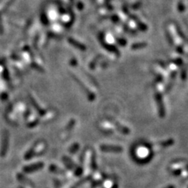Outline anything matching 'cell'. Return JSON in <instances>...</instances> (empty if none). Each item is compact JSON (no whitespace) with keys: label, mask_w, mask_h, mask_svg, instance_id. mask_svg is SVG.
Segmentation results:
<instances>
[{"label":"cell","mask_w":188,"mask_h":188,"mask_svg":"<svg viewBox=\"0 0 188 188\" xmlns=\"http://www.w3.org/2000/svg\"><path fill=\"white\" fill-rule=\"evenodd\" d=\"M156 98V102H157L158 105V110H159V114H160L161 117H164L165 116V107L164 104H163V100H162V96L157 93L155 95Z\"/></svg>","instance_id":"1"},{"label":"cell","mask_w":188,"mask_h":188,"mask_svg":"<svg viewBox=\"0 0 188 188\" xmlns=\"http://www.w3.org/2000/svg\"><path fill=\"white\" fill-rule=\"evenodd\" d=\"M71 42L73 43V45L74 46H76L77 48H78L79 50H86V46H83L82 44H80L78 43V42H74L73 41V40H71Z\"/></svg>","instance_id":"3"},{"label":"cell","mask_w":188,"mask_h":188,"mask_svg":"<svg viewBox=\"0 0 188 188\" xmlns=\"http://www.w3.org/2000/svg\"><path fill=\"white\" fill-rule=\"evenodd\" d=\"M102 151L104 152H113V153H119L122 151V148L120 147H116V146H107V145H103L100 147Z\"/></svg>","instance_id":"2"},{"label":"cell","mask_w":188,"mask_h":188,"mask_svg":"<svg viewBox=\"0 0 188 188\" xmlns=\"http://www.w3.org/2000/svg\"><path fill=\"white\" fill-rule=\"evenodd\" d=\"M145 44L143 43H139V44H135L134 46H133V49H137V48H142V47L145 46Z\"/></svg>","instance_id":"4"}]
</instances>
